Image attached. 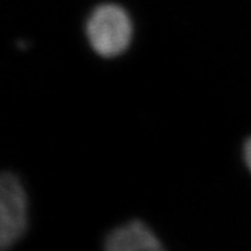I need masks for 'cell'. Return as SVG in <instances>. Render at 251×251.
<instances>
[{
	"instance_id": "7a4b0ae2",
	"label": "cell",
	"mask_w": 251,
	"mask_h": 251,
	"mask_svg": "<svg viewBox=\"0 0 251 251\" xmlns=\"http://www.w3.org/2000/svg\"><path fill=\"white\" fill-rule=\"evenodd\" d=\"M27 198L21 181L13 173L0 178V248L13 246L26 231Z\"/></svg>"
},
{
	"instance_id": "3957f363",
	"label": "cell",
	"mask_w": 251,
	"mask_h": 251,
	"mask_svg": "<svg viewBox=\"0 0 251 251\" xmlns=\"http://www.w3.org/2000/svg\"><path fill=\"white\" fill-rule=\"evenodd\" d=\"M109 251H156L163 246L154 232L141 221H131L110 232L105 240Z\"/></svg>"
},
{
	"instance_id": "6da1fadb",
	"label": "cell",
	"mask_w": 251,
	"mask_h": 251,
	"mask_svg": "<svg viewBox=\"0 0 251 251\" xmlns=\"http://www.w3.org/2000/svg\"><path fill=\"white\" fill-rule=\"evenodd\" d=\"M90 45L105 58L122 54L132 40V22L123 8L104 4L94 10L86 24Z\"/></svg>"
},
{
	"instance_id": "277c9868",
	"label": "cell",
	"mask_w": 251,
	"mask_h": 251,
	"mask_svg": "<svg viewBox=\"0 0 251 251\" xmlns=\"http://www.w3.org/2000/svg\"><path fill=\"white\" fill-rule=\"evenodd\" d=\"M244 158H245V163L248 165V168L250 169L251 172V139H249L245 144L244 148Z\"/></svg>"
}]
</instances>
